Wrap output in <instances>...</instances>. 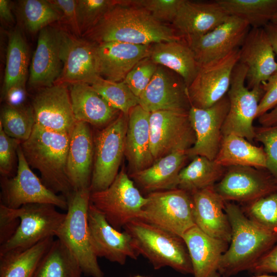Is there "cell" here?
Instances as JSON below:
<instances>
[{"instance_id":"obj_35","label":"cell","mask_w":277,"mask_h":277,"mask_svg":"<svg viewBox=\"0 0 277 277\" xmlns=\"http://www.w3.org/2000/svg\"><path fill=\"white\" fill-rule=\"evenodd\" d=\"M226 168L203 156H196L181 171L177 188L192 194L213 187L222 178Z\"/></svg>"},{"instance_id":"obj_48","label":"cell","mask_w":277,"mask_h":277,"mask_svg":"<svg viewBox=\"0 0 277 277\" xmlns=\"http://www.w3.org/2000/svg\"><path fill=\"white\" fill-rule=\"evenodd\" d=\"M20 220L13 209L0 204V245L6 243L16 232Z\"/></svg>"},{"instance_id":"obj_41","label":"cell","mask_w":277,"mask_h":277,"mask_svg":"<svg viewBox=\"0 0 277 277\" xmlns=\"http://www.w3.org/2000/svg\"><path fill=\"white\" fill-rule=\"evenodd\" d=\"M242 210L253 222L277 234V190L246 204Z\"/></svg>"},{"instance_id":"obj_29","label":"cell","mask_w":277,"mask_h":277,"mask_svg":"<svg viewBox=\"0 0 277 277\" xmlns=\"http://www.w3.org/2000/svg\"><path fill=\"white\" fill-rule=\"evenodd\" d=\"M70 95L77 122L95 127H105L121 113L113 108L91 85L84 83L70 85Z\"/></svg>"},{"instance_id":"obj_25","label":"cell","mask_w":277,"mask_h":277,"mask_svg":"<svg viewBox=\"0 0 277 277\" xmlns=\"http://www.w3.org/2000/svg\"><path fill=\"white\" fill-rule=\"evenodd\" d=\"M93 160V136L89 124L77 122L70 134L66 166L74 191L90 188Z\"/></svg>"},{"instance_id":"obj_46","label":"cell","mask_w":277,"mask_h":277,"mask_svg":"<svg viewBox=\"0 0 277 277\" xmlns=\"http://www.w3.org/2000/svg\"><path fill=\"white\" fill-rule=\"evenodd\" d=\"M21 142L7 135L0 125V173L1 176L12 177Z\"/></svg>"},{"instance_id":"obj_33","label":"cell","mask_w":277,"mask_h":277,"mask_svg":"<svg viewBox=\"0 0 277 277\" xmlns=\"http://www.w3.org/2000/svg\"><path fill=\"white\" fill-rule=\"evenodd\" d=\"M53 241L50 237L28 248L0 254V277H33Z\"/></svg>"},{"instance_id":"obj_14","label":"cell","mask_w":277,"mask_h":277,"mask_svg":"<svg viewBox=\"0 0 277 277\" xmlns=\"http://www.w3.org/2000/svg\"><path fill=\"white\" fill-rule=\"evenodd\" d=\"M57 33L63 69L55 83H94L101 77L97 69L96 43L62 28L57 27Z\"/></svg>"},{"instance_id":"obj_31","label":"cell","mask_w":277,"mask_h":277,"mask_svg":"<svg viewBox=\"0 0 277 277\" xmlns=\"http://www.w3.org/2000/svg\"><path fill=\"white\" fill-rule=\"evenodd\" d=\"M149 57L157 65L179 75L187 88L195 78L200 66L193 51L183 40L153 44Z\"/></svg>"},{"instance_id":"obj_37","label":"cell","mask_w":277,"mask_h":277,"mask_svg":"<svg viewBox=\"0 0 277 277\" xmlns=\"http://www.w3.org/2000/svg\"><path fill=\"white\" fill-rule=\"evenodd\" d=\"M230 16L247 22L252 28H264L277 13V0H216Z\"/></svg>"},{"instance_id":"obj_16","label":"cell","mask_w":277,"mask_h":277,"mask_svg":"<svg viewBox=\"0 0 277 277\" xmlns=\"http://www.w3.org/2000/svg\"><path fill=\"white\" fill-rule=\"evenodd\" d=\"M229 109L227 94L207 108L191 106L188 114L195 142L186 151L189 157L199 155L214 160L220 149L223 137L222 128Z\"/></svg>"},{"instance_id":"obj_7","label":"cell","mask_w":277,"mask_h":277,"mask_svg":"<svg viewBox=\"0 0 277 277\" xmlns=\"http://www.w3.org/2000/svg\"><path fill=\"white\" fill-rule=\"evenodd\" d=\"M247 68L240 62L232 72L227 92L229 109L222 128L223 136L235 134L250 142L254 139L253 122L265 91L262 85L249 89L245 85Z\"/></svg>"},{"instance_id":"obj_34","label":"cell","mask_w":277,"mask_h":277,"mask_svg":"<svg viewBox=\"0 0 277 277\" xmlns=\"http://www.w3.org/2000/svg\"><path fill=\"white\" fill-rule=\"evenodd\" d=\"M29 61L28 46L18 27L9 35L2 98L12 87L25 86Z\"/></svg>"},{"instance_id":"obj_27","label":"cell","mask_w":277,"mask_h":277,"mask_svg":"<svg viewBox=\"0 0 277 277\" xmlns=\"http://www.w3.org/2000/svg\"><path fill=\"white\" fill-rule=\"evenodd\" d=\"M182 238L189 252L194 277H222L220 264L229 243L208 235L196 225Z\"/></svg>"},{"instance_id":"obj_52","label":"cell","mask_w":277,"mask_h":277,"mask_svg":"<svg viewBox=\"0 0 277 277\" xmlns=\"http://www.w3.org/2000/svg\"><path fill=\"white\" fill-rule=\"evenodd\" d=\"M0 17L6 23H12L14 22L10 1L0 0Z\"/></svg>"},{"instance_id":"obj_30","label":"cell","mask_w":277,"mask_h":277,"mask_svg":"<svg viewBox=\"0 0 277 277\" xmlns=\"http://www.w3.org/2000/svg\"><path fill=\"white\" fill-rule=\"evenodd\" d=\"M188 158L185 151L174 152L147 168L131 173L130 176L149 193L176 189L179 174Z\"/></svg>"},{"instance_id":"obj_44","label":"cell","mask_w":277,"mask_h":277,"mask_svg":"<svg viewBox=\"0 0 277 277\" xmlns=\"http://www.w3.org/2000/svg\"><path fill=\"white\" fill-rule=\"evenodd\" d=\"M147 11L157 21L172 23L184 0H125Z\"/></svg>"},{"instance_id":"obj_54","label":"cell","mask_w":277,"mask_h":277,"mask_svg":"<svg viewBox=\"0 0 277 277\" xmlns=\"http://www.w3.org/2000/svg\"><path fill=\"white\" fill-rule=\"evenodd\" d=\"M264 29L277 56V25L270 22L267 24Z\"/></svg>"},{"instance_id":"obj_15","label":"cell","mask_w":277,"mask_h":277,"mask_svg":"<svg viewBox=\"0 0 277 277\" xmlns=\"http://www.w3.org/2000/svg\"><path fill=\"white\" fill-rule=\"evenodd\" d=\"M214 189L225 202L247 204L276 191L277 179L266 169L230 166Z\"/></svg>"},{"instance_id":"obj_12","label":"cell","mask_w":277,"mask_h":277,"mask_svg":"<svg viewBox=\"0 0 277 277\" xmlns=\"http://www.w3.org/2000/svg\"><path fill=\"white\" fill-rule=\"evenodd\" d=\"M240 56V48H237L222 58L200 65L195 78L187 88L191 106L207 108L227 94Z\"/></svg>"},{"instance_id":"obj_6","label":"cell","mask_w":277,"mask_h":277,"mask_svg":"<svg viewBox=\"0 0 277 277\" xmlns=\"http://www.w3.org/2000/svg\"><path fill=\"white\" fill-rule=\"evenodd\" d=\"M128 115L121 112L93 136L94 160L90 192L107 188L113 182L125 155Z\"/></svg>"},{"instance_id":"obj_53","label":"cell","mask_w":277,"mask_h":277,"mask_svg":"<svg viewBox=\"0 0 277 277\" xmlns=\"http://www.w3.org/2000/svg\"><path fill=\"white\" fill-rule=\"evenodd\" d=\"M258 120L259 123L263 126L277 124V106L270 111L260 116Z\"/></svg>"},{"instance_id":"obj_47","label":"cell","mask_w":277,"mask_h":277,"mask_svg":"<svg viewBox=\"0 0 277 277\" xmlns=\"http://www.w3.org/2000/svg\"><path fill=\"white\" fill-rule=\"evenodd\" d=\"M60 12L62 21L66 23L74 35L81 37L77 22L76 6L77 0H50Z\"/></svg>"},{"instance_id":"obj_28","label":"cell","mask_w":277,"mask_h":277,"mask_svg":"<svg viewBox=\"0 0 277 277\" xmlns=\"http://www.w3.org/2000/svg\"><path fill=\"white\" fill-rule=\"evenodd\" d=\"M150 114L137 105L128 115L125 155L131 173L147 168L154 163L150 148Z\"/></svg>"},{"instance_id":"obj_5","label":"cell","mask_w":277,"mask_h":277,"mask_svg":"<svg viewBox=\"0 0 277 277\" xmlns=\"http://www.w3.org/2000/svg\"><path fill=\"white\" fill-rule=\"evenodd\" d=\"M90 188L73 191L67 198L68 208L55 236L73 253L83 273L90 277H104L89 239L88 210Z\"/></svg>"},{"instance_id":"obj_56","label":"cell","mask_w":277,"mask_h":277,"mask_svg":"<svg viewBox=\"0 0 277 277\" xmlns=\"http://www.w3.org/2000/svg\"><path fill=\"white\" fill-rule=\"evenodd\" d=\"M253 277H277V276L270 275H267V274H264L255 276Z\"/></svg>"},{"instance_id":"obj_3","label":"cell","mask_w":277,"mask_h":277,"mask_svg":"<svg viewBox=\"0 0 277 277\" xmlns=\"http://www.w3.org/2000/svg\"><path fill=\"white\" fill-rule=\"evenodd\" d=\"M70 139V134L49 130L35 124L29 138L21 144L27 162L39 172L45 185L66 199L74 191L66 170Z\"/></svg>"},{"instance_id":"obj_24","label":"cell","mask_w":277,"mask_h":277,"mask_svg":"<svg viewBox=\"0 0 277 277\" xmlns=\"http://www.w3.org/2000/svg\"><path fill=\"white\" fill-rule=\"evenodd\" d=\"M62 69L57 27L50 25L39 32L30 66L28 85L39 89L50 87L60 78Z\"/></svg>"},{"instance_id":"obj_21","label":"cell","mask_w":277,"mask_h":277,"mask_svg":"<svg viewBox=\"0 0 277 277\" xmlns=\"http://www.w3.org/2000/svg\"><path fill=\"white\" fill-rule=\"evenodd\" d=\"M264 28H252L240 48L239 62L247 68V87L261 85L277 71V62Z\"/></svg>"},{"instance_id":"obj_45","label":"cell","mask_w":277,"mask_h":277,"mask_svg":"<svg viewBox=\"0 0 277 277\" xmlns=\"http://www.w3.org/2000/svg\"><path fill=\"white\" fill-rule=\"evenodd\" d=\"M254 139L263 144L266 169L277 179V124L254 127Z\"/></svg>"},{"instance_id":"obj_13","label":"cell","mask_w":277,"mask_h":277,"mask_svg":"<svg viewBox=\"0 0 277 277\" xmlns=\"http://www.w3.org/2000/svg\"><path fill=\"white\" fill-rule=\"evenodd\" d=\"M188 112L161 110L150 113V148L154 162L192 147L195 135Z\"/></svg>"},{"instance_id":"obj_9","label":"cell","mask_w":277,"mask_h":277,"mask_svg":"<svg viewBox=\"0 0 277 277\" xmlns=\"http://www.w3.org/2000/svg\"><path fill=\"white\" fill-rule=\"evenodd\" d=\"M147 201L123 170L107 188L90 194V203L120 231L130 221L139 219Z\"/></svg>"},{"instance_id":"obj_51","label":"cell","mask_w":277,"mask_h":277,"mask_svg":"<svg viewBox=\"0 0 277 277\" xmlns=\"http://www.w3.org/2000/svg\"><path fill=\"white\" fill-rule=\"evenodd\" d=\"M27 96L25 86H17L10 88L2 97L6 104L14 107H24Z\"/></svg>"},{"instance_id":"obj_50","label":"cell","mask_w":277,"mask_h":277,"mask_svg":"<svg viewBox=\"0 0 277 277\" xmlns=\"http://www.w3.org/2000/svg\"><path fill=\"white\" fill-rule=\"evenodd\" d=\"M249 270L256 273H277V243Z\"/></svg>"},{"instance_id":"obj_39","label":"cell","mask_w":277,"mask_h":277,"mask_svg":"<svg viewBox=\"0 0 277 277\" xmlns=\"http://www.w3.org/2000/svg\"><path fill=\"white\" fill-rule=\"evenodd\" d=\"M35 124L32 106L17 108L6 104L1 109L0 125L4 131L21 142L29 138Z\"/></svg>"},{"instance_id":"obj_57","label":"cell","mask_w":277,"mask_h":277,"mask_svg":"<svg viewBox=\"0 0 277 277\" xmlns=\"http://www.w3.org/2000/svg\"><path fill=\"white\" fill-rule=\"evenodd\" d=\"M133 277H147V276H141V275H138L134 276H133Z\"/></svg>"},{"instance_id":"obj_4","label":"cell","mask_w":277,"mask_h":277,"mask_svg":"<svg viewBox=\"0 0 277 277\" xmlns=\"http://www.w3.org/2000/svg\"><path fill=\"white\" fill-rule=\"evenodd\" d=\"M123 228L131 237L138 254L147 258L155 269L169 267L184 274H192L189 252L183 238L138 219Z\"/></svg>"},{"instance_id":"obj_10","label":"cell","mask_w":277,"mask_h":277,"mask_svg":"<svg viewBox=\"0 0 277 277\" xmlns=\"http://www.w3.org/2000/svg\"><path fill=\"white\" fill-rule=\"evenodd\" d=\"M16 173L1 178V204L11 209L35 203L49 204L66 210L67 199L49 189L34 173L27 162L21 145L17 149Z\"/></svg>"},{"instance_id":"obj_49","label":"cell","mask_w":277,"mask_h":277,"mask_svg":"<svg viewBox=\"0 0 277 277\" xmlns=\"http://www.w3.org/2000/svg\"><path fill=\"white\" fill-rule=\"evenodd\" d=\"M262 85L265 93L259 105L256 118L277 106V71Z\"/></svg>"},{"instance_id":"obj_26","label":"cell","mask_w":277,"mask_h":277,"mask_svg":"<svg viewBox=\"0 0 277 277\" xmlns=\"http://www.w3.org/2000/svg\"><path fill=\"white\" fill-rule=\"evenodd\" d=\"M191 194L195 225L208 235L230 243L231 227L225 211V201L214 187Z\"/></svg>"},{"instance_id":"obj_32","label":"cell","mask_w":277,"mask_h":277,"mask_svg":"<svg viewBox=\"0 0 277 277\" xmlns=\"http://www.w3.org/2000/svg\"><path fill=\"white\" fill-rule=\"evenodd\" d=\"M214 161L226 168L242 166L266 169V156L263 146L253 145L246 138L235 134L223 136Z\"/></svg>"},{"instance_id":"obj_11","label":"cell","mask_w":277,"mask_h":277,"mask_svg":"<svg viewBox=\"0 0 277 277\" xmlns=\"http://www.w3.org/2000/svg\"><path fill=\"white\" fill-rule=\"evenodd\" d=\"M49 204H29L13 209L20 224L13 236L0 245V254L30 247L40 241L55 236L66 213Z\"/></svg>"},{"instance_id":"obj_1","label":"cell","mask_w":277,"mask_h":277,"mask_svg":"<svg viewBox=\"0 0 277 277\" xmlns=\"http://www.w3.org/2000/svg\"><path fill=\"white\" fill-rule=\"evenodd\" d=\"M82 37L96 44L121 42L137 45L183 41L174 29L156 20L144 9L116 0Z\"/></svg>"},{"instance_id":"obj_55","label":"cell","mask_w":277,"mask_h":277,"mask_svg":"<svg viewBox=\"0 0 277 277\" xmlns=\"http://www.w3.org/2000/svg\"><path fill=\"white\" fill-rule=\"evenodd\" d=\"M271 23L277 25V13L272 18Z\"/></svg>"},{"instance_id":"obj_22","label":"cell","mask_w":277,"mask_h":277,"mask_svg":"<svg viewBox=\"0 0 277 277\" xmlns=\"http://www.w3.org/2000/svg\"><path fill=\"white\" fill-rule=\"evenodd\" d=\"M229 16L216 1L184 0L171 23L172 27L186 42L210 32Z\"/></svg>"},{"instance_id":"obj_42","label":"cell","mask_w":277,"mask_h":277,"mask_svg":"<svg viewBox=\"0 0 277 277\" xmlns=\"http://www.w3.org/2000/svg\"><path fill=\"white\" fill-rule=\"evenodd\" d=\"M116 0H77L76 12L82 36L92 28Z\"/></svg>"},{"instance_id":"obj_8","label":"cell","mask_w":277,"mask_h":277,"mask_svg":"<svg viewBox=\"0 0 277 277\" xmlns=\"http://www.w3.org/2000/svg\"><path fill=\"white\" fill-rule=\"evenodd\" d=\"M138 220L155 225L181 238L195 226L193 200L190 193L182 189L149 193Z\"/></svg>"},{"instance_id":"obj_40","label":"cell","mask_w":277,"mask_h":277,"mask_svg":"<svg viewBox=\"0 0 277 277\" xmlns=\"http://www.w3.org/2000/svg\"><path fill=\"white\" fill-rule=\"evenodd\" d=\"M91 86L111 106L125 114L128 115L138 105V97L123 81L112 82L101 77Z\"/></svg>"},{"instance_id":"obj_23","label":"cell","mask_w":277,"mask_h":277,"mask_svg":"<svg viewBox=\"0 0 277 277\" xmlns=\"http://www.w3.org/2000/svg\"><path fill=\"white\" fill-rule=\"evenodd\" d=\"M151 45H137L121 42L96 44L100 75L112 82H122L141 60L149 57Z\"/></svg>"},{"instance_id":"obj_36","label":"cell","mask_w":277,"mask_h":277,"mask_svg":"<svg viewBox=\"0 0 277 277\" xmlns=\"http://www.w3.org/2000/svg\"><path fill=\"white\" fill-rule=\"evenodd\" d=\"M76 257L61 240H54L33 277H81Z\"/></svg>"},{"instance_id":"obj_38","label":"cell","mask_w":277,"mask_h":277,"mask_svg":"<svg viewBox=\"0 0 277 277\" xmlns=\"http://www.w3.org/2000/svg\"><path fill=\"white\" fill-rule=\"evenodd\" d=\"M19 14L25 28L34 33L62 21V15L50 0H23L19 1Z\"/></svg>"},{"instance_id":"obj_43","label":"cell","mask_w":277,"mask_h":277,"mask_svg":"<svg viewBox=\"0 0 277 277\" xmlns=\"http://www.w3.org/2000/svg\"><path fill=\"white\" fill-rule=\"evenodd\" d=\"M158 65L150 57L139 61L129 72L123 82L137 97L148 86L157 68Z\"/></svg>"},{"instance_id":"obj_2","label":"cell","mask_w":277,"mask_h":277,"mask_svg":"<svg viewBox=\"0 0 277 277\" xmlns=\"http://www.w3.org/2000/svg\"><path fill=\"white\" fill-rule=\"evenodd\" d=\"M225 211L231 227L229 248L223 255L219 272L229 277L252 266L277 243V234L249 220L233 203L225 202Z\"/></svg>"},{"instance_id":"obj_19","label":"cell","mask_w":277,"mask_h":277,"mask_svg":"<svg viewBox=\"0 0 277 277\" xmlns=\"http://www.w3.org/2000/svg\"><path fill=\"white\" fill-rule=\"evenodd\" d=\"M250 30L245 21L229 16L222 24L201 36L185 42L200 65L222 58L240 48Z\"/></svg>"},{"instance_id":"obj_18","label":"cell","mask_w":277,"mask_h":277,"mask_svg":"<svg viewBox=\"0 0 277 277\" xmlns=\"http://www.w3.org/2000/svg\"><path fill=\"white\" fill-rule=\"evenodd\" d=\"M88 225L90 244L97 258H104L111 262L124 265L127 258L136 259L139 256L130 235L112 227L90 203Z\"/></svg>"},{"instance_id":"obj_20","label":"cell","mask_w":277,"mask_h":277,"mask_svg":"<svg viewBox=\"0 0 277 277\" xmlns=\"http://www.w3.org/2000/svg\"><path fill=\"white\" fill-rule=\"evenodd\" d=\"M138 105L150 113L161 110L188 112L191 107L182 78L160 65L139 96Z\"/></svg>"},{"instance_id":"obj_17","label":"cell","mask_w":277,"mask_h":277,"mask_svg":"<svg viewBox=\"0 0 277 277\" xmlns=\"http://www.w3.org/2000/svg\"><path fill=\"white\" fill-rule=\"evenodd\" d=\"M35 124L45 129L71 134L77 121L67 84L41 88L32 102Z\"/></svg>"}]
</instances>
